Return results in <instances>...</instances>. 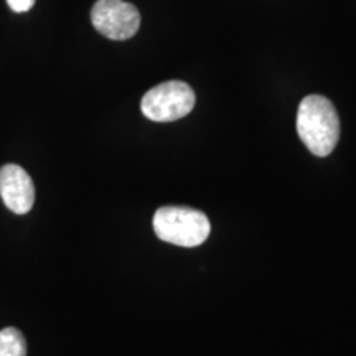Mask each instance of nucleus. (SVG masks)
Instances as JSON below:
<instances>
[{
    "label": "nucleus",
    "instance_id": "3",
    "mask_svg": "<svg viewBox=\"0 0 356 356\" xmlns=\"http://www.w3.org/2000/svg\"><path fill=\"white\" fill-rule=\"evenodd\" d=\"M193 89L184 81H165L147 91L140 109L154 122H173L185 118L195 108Z\"/></svg>",
    "mask_w": 356,
    "mask_h": 356
},
{
    "label": "nucleus",
    "instance_id": "7",
    "mask_svg": "<svg viewBox=\"0 0 356 356\" xmlns=\"http://www.w3.org/2000/svg\"><path fill=\"white\" fill-rule=\"evenodd\" d=\"M7 3L13 12L24 13L35 6V0H7Z\"/></svg>",
    "mask_w": 356,
    "mask_h": 356
},
{
    "label": "nucleus",
    "instance_id": "6",
    "mask_svg": "<svg viewBox=\"0 0 356 356\" xmlns=\"http://www.w3.org/2000/svg\"><path fill=\"white\" fill-rule=\"evenodd\" d=\"M0 356H26V341L19 328L0 330Z\"/></svg>",
    "mask_w": 356,
    "mask_h": 356
},
{
    "label": "nucleus",
    "instance_id": "2",
    "mask_svg": "<svg viewBox=\"0 0 356 356\" xmlns=\"http://www.w3.org/2000/svg\"><path fill=\"white\" fill-rule=\"evenodd\" d=\"M154 231L162 241L195 248L207 241L211 225L202 211L185 207H163L154 215Z\"/></svg>",
    "mask_w": 356,
    "mask_h": 356
},
{
    "label": "nucleus",
    "instance_id": "1",
    "mask_svg": "<svg viewBox=\"0 0 356 356\" xmlns=\"http://www.w3.org/2000/svg\"><path fill=\"white\" fill-rule=\"evenodd\" d=\"M297 132L312 154L330 155L340 139V119L332 101L320 95L304 97L297 113Z\"/></svg>",
    "mask_w": 356,
    "mask_h": 356
},
{
    "label": "nucleus",
    "instance_id": "5",
    "mask_svg": "<svg viewBox=\"0 0 356 356\" xmlns=\"http://www.w3.org/2000/svg\"><path fill=\"white\" fill-rule=\"evenodd\" d=\"M0 197L15 215H26L35 203L32 177L15 163L3 165L0 168Z\"/></svg>",
    "mask_w": 356,
    "mask_h": 356
},
{
    "label": "nucleus",
    "instance_id": "4",
    "mask_svg": "<svg viewBox=\"0 0 356 356\" xmlns=\"http://www.w3.org/2000/svg\"><path fill=\"white\" fill-rule=\"evenodd\" d=\"M92 26L106 38L124 42L139 32L140 13L124 0H97L91 10Z\"/></svg>",
    "mask_w": 356,
    "mask_h": 356
}]
</instances>
